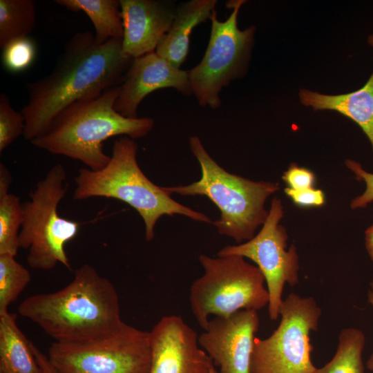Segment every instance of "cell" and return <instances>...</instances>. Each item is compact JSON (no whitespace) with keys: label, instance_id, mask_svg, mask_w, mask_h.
I'll list each match as a JSON object with an SVG mask.
<instances>
[{"label":"cell","instance_id":"1","mask_svg":"<svg viewBox=\"0 0 373 373\" xmlns=\"http://www.w3.org/2000/svg\"><path fill=\"white\" fill-rule=\"evenodd\" d=\"M133 59L123 52L122 38L99 44L89 31L75 34L51 72L27 84L28 102L21 111L23 137L30 142L67 106L119 86Z\"/></svg>","mask_w":373,"mask_h":373},{"label":"cell","instance_id":"2","mask_svg":"<svg viewBox=\"0 0 373 373\" xmlns=\"http://www.w3.org/2000/svg\"><path fill=\"white\" fill-rule=\"evenodd\" d=\"M18 312L61 343L91 341L113 333L124 323L115 286L88 264L77 268L62 289L24 299Z\"/></svg>","mask_w":373,"mask_h":373},{"label":"cell","instance_id":"3","mask_svg":"<svg viewBox=\"0 0 373 373\" xmlns=\"http://www.w3.org/2000/svg\"><path fill=\"white\" fill-rule=\"evenodd\" d=\"M119 86L95 99L67 106L30 143L50 153L81 161L93 171L103 169L111 159L103 150L106 140L117 135L140 138L154 126L153 118H128L115 111Z\"/></svg>","mask_w":373,"mask_h":373},{"label":"cell","instance_id":"4","mask_svg":"<svg viewBox=\"0 0 373 373\" xmlns=\"http://www.w3.org/2000/svg\"><path fill=\"white\" fill-rule=\"evenodd\" d=\"M137 143L129 137L116 140L111 159L103 169L78 170L75 178L74 200L103 197L128 204L143 219L147 241L154 238L155 226L164 215H183L197 221L211 223L208 216L175 201L162 186L155 184L144 175L137 161Z\"/></svg>","mask_w":373,"mask_h":373},{"label":"cell","instance_id":"5","mask_svg":"<svg viewBox=\"0 0 373 373\" xmlns=\"http://www.w3.org/2000/svg\"><path fill=\"white\" fill-rule=\"evenodd\" d=\"M190 149L201 168V178L186 186H162L170 195H204L220 212L213 224L221 235L238 243L251 240L269 214L267 198L279 189L278 183L253 181L227 172L209 155L197 136L189 138Z\"/></svg>","mask_w":373,"mask_h":373},{"label":"cell","instance_id":"6","mask_svg":"<svg viewBox=\"0 0 373 373\" xmlns=\"http://www.w3.org/2000/svg\"><path fill=\"white\" fill-rule=\"evenodd\" d=\"M204 273L190 287L191 310L204 330L209 316H228L242 309L260 310L269 303L260 269L240 256H199Z\"/></svg>","mask_w":373,"mask_h":373},{"label":"cell","instance_id":"7","mask_svg":"<svg viewBox=\"0 0 373 373\" xmlns=\"http://www.w3.org/2000/svg\"><path fill=\"white\" fill-rule=\"evenodd\" d=\"M66 172L56 164L23 203L19 247L28 251L27 262L33 269L50 270L60 263L71 270L65 245L78 233L81 224L59 216L58 206L67 191Z\"/></svg>","mask_w":373,"mask_h":373},{"label":"cell","instance_id":"8","mask_svg":"<svg viewBox=\"0 0 373 373\" xmlns=\"http://www.w3.org/2000/svg\"><path fill=\"white\" fill-rule=\"evenodd\" d=\"M244 0H233L228 18L220 21L214 10L211 16V33L200 63L188 70L193 95L202 107L217 109L221 106L220 93L231 81L243 76L250 59L256 28L238 26V16Z\"/></svg>","mask_w":373,"mask_h":373},{"label":"cell","instance_id":"9","mask_svg":"<svg viewBox=\"0 0 373 373\" xmlns=\"http://www.w3.org/2000/svg\"><path fill=\"white\" fill-rule=\"evenodd\" d=\"M321 313L313 297L290 293L278 327L265 339L255 338L250 373H314L310 333L318 329Z\"/></svg>","mask_w":373,"mask_h":373},{"label":"cell","instance_id":"10","mask_svg":"<svg viewBox=\"0 0 373 373\" xmlns=\"http://www.w3.org/2000/svg\"><path fill=\"white\" fill-rule=\"evenodd\" d=\"M48 358L59 373H149L150 332L124 323L113 333L91 341L53 342Z\"/></svg>","mask_w":373,"mask_h":373},{"label":"cell","instance_id":"11","mask_svg":"<svg viewBox=\"0 0 373 373\" xmlns=\"http://www.w3.org/2000/svg\"><path fill=\"white\" fill-rule=\"evenodd\" d=\"M284 216L282 201L274 198L269 214L257 235L237 245L222 248L217 256H240L254 262L262 271L269 293L268 312L271 321L280 316L285 283L294 287L299 282V258L296 246L287 248L288 235L280 224Z\"/></svg>","mask_w":373,"mask_h":373},{"label":"cell","instance_id":"12","mask_svg":"<svg viewBox=\"0 0 373 373\" xmlns=\"http://www.w3.org/2000/svg\"><path fill=\"white\" fill-rule=\"evenodd\" d=\"M260 326L258 311L242 309L228 316H214L198 336L200 347L220 373H250L255 334Z\"/></svg>","mask_w":373,"mask_h":373},{"label":"cell","instance_id":"13","mask_svg":"<svg viewBox=\"0 0 373 373\" xmlns=\"http://www.w3.org/2000/svg\"><path fill=\"white\" fill-rule=\"evenodd\" d=\"M149 373H210L213 361L181 316H163L150 332Z\"/></svg>","mask_w":373,"mask_h":373},{"label":"cell","instance_id":"14","mask_svg":"<svg viewBox=\"0 0 373 373\" xmlns=\"http://www.w3.org/2000/svg\"><path fill=\"white\" fill-rule=\"evenodd\" d=\"M114 108L128 118H137L138 106L151 93L172 88L182 95H193L188 70L173 66L155 52L133 59L122 84Z\"/></svg>","mask_w":373,"mask_h":373},{"label":"cell","instance_id":"15","mask_svg":"<svg viewBox=\"0 0 373 373\" xmlns=\"http://www.w3.org/2000/svg\"><path fill=\"white\" fill-rule=\"evenodd\" d=\"M119 3L124 54L135 59L155 52L173 21L177 5L163 0H119Z\"/></svg>","mask_w":373,"mask_h":373},{"label":"cell","instance_id":"16","mask_svg":"<svg viewBox=\"0 0 373 373\" xmlns=\"http://www.w3.org/2000/svg\"><path fill=\"white\" fill-rule=\"evenodd\" d=\"M217 0H190L177 5L175 18L155 52L177 68L186 61L193 30L209 19Z\"/></svg>","mask_w":373,"mask_h":373},{"label":"cell","instance_id":"17","mask_svg":"<svg viewBox=\"0 0 373 373\" xmlns=\"http://www.w3.org/2000/svg\"><path fill=\"white\" fill-rule=\"evenodd\" d=\"M299 99L315 111H335L356 123L368 137L373 150V72L358 90L341 95H325L301 89Z\"/></svg>","mask_w":373,"mask_h":373},{"label":"cell","instance_id":"18","mask_svg":"<svg viewBox=\"0 0 373 373\" xmlns=\"http://www.w3.org/2000/svg\"><path fill=\"white\" fill-rule=\"evenodd\" d=\"M17 316L0 313V373H44L32 348V342L17 324Z\"/></svg>","mask_w":373,"mask_h":373},{"label":"cell","instance_id":"19","mask_svg":"<svg viewBox=\"0 0 373 373\" xmlns=\"http://www.w3.org/2000/svg\"><path fill=\"white\" fill-rule=\"evenodd\" d=\"M68 10L84 12L92 21L99 44L123 37L119 0H55Z\"/></svg>","mask_w":373,"mask_h":373},{"label":"cell","instance_id":"20","mask_svg":"<svg viewBox=\"0 0 373 373\" xmlns=\"http://www.w3.org/2000/svg\"><path fill=\"white\" fill-rule=\"evenodd\" d=\"M12 176L0 164V255L15 256L19 247V229L23 222V203L20 198L9 193Z\"/></svg>","mask_w":373,"mask_h":373},{"label":"cell","instance_id":"21","mask_svg":"<svg viewBox=\"0 0 373 373\" xmlns=\"http://www.w3.org/2000/svg\"><path fill=\"white\" fill-rule=\"evenodd\" d=\"M365 336L354 327L343 329L338 336V344L332 358L314 373H365L362 352Z\"/></svg>","mask_w":373,"mask_h":373},{"label":"cell","instance_id":"22","mask_svg":"<svg viewBox=\"0 0 373 373\" xmlns=\"http://www.w3.org/2000/svg\"><path fill=\"white\" fill-rule=\"evenodd\" d=\"M36 23L32 0H0V48L10 41L28 37Z\"/></svg>","mask_w":373,"mask_h":373},{"label":"cell","instance_id":"23","mask_svg":"<svg viewBox=\"0 0 373 373\" xmlns=\"http://www.w3.org/2000/svg\"><path fill=\"white\" fill-rule=\"evenodd\" d=\"M15 256L0 255V313L8 311L31 280V274Z\"/></svg>","mask_w":373,"mask_h":373},{"label":"cell","instance_id":"24","mask_svg":"<svg viewBox=\"0 0 373 373\" xmlns=\"http://www.w3.org/2000/svg\"><path fill=\"white\" fill-rule=\"evenodd\" d=\"M24 130L23 113L15 110L9 97L2 93L0 95V153L20 135H23Z\"/></svg>","mask_w":373,"mask_h":373},{"label":"cell","instance_id":"25","mask_svg":"<svg viewBox=\"0 0 373 373\" xmlns=\"http://www.w3.org/2000/svg\"><path fill=\"white\" fill-rule=\"evenodd\" d=\"M2 50L3 64L12 73H20L27 69L36 55L35 43L28 37L12 40Z\"/></svg>","mask_w":373,"mask_h":373},{"label":"cell","instance_id":"26","mask_svg":"<svg viewBox=\"0 0 373 373\" xmlns=\"http://www.w3.org/2000/svg\"><path fill=\"white\" fill-rule=\"evenodd\" d=\"M345 165L358 180L363 181L365 184V191L352 200L350 207L352 209L365 208L373 202V173L363 169L359 162L353 160L347 159Z\"/></svg>","mask_w":373,"mask_h":373},{"label":"cell","instance_id":"27","mask_svg":"<svg viewBox=\"0 0 373 373\" xmlns=\"http://www.w3.org/2000/svg\"><path fill=\"white\" fill-rule=\"evenodd\" d=\"M283 180L288 188L303 190L314 188L316 182L314 173L309 169L291 163L282 175Z\"/></svg>","mask_w":373,"mask_h":373},{"label":"cell","instance_id":"28","mask_svg":"<svg viewBox=\"0 0 373 373\" xmlns=\"http://www.w3.org/2000/svg\"><path fill=\"white\" fill-rule=\"evenodd\" d=\"M284 191L294 204L301 207H321L325 201V193L318 189L294 190L286 187Z\"/></svg>","mask_w":373,"mask_h":373},{"label":"cell","instance_id":"29","mask_svg":"<svg viewBox=\"0 0 373 373\" xmlns=\"http://www.w3.org/2000/svg\"><path fill=\"white\" fill-rule=\"evenodd\" d=\"M34 354L44 373H59L50 363L48 356L32 343Z\"/></svg>","mask_w":373,"mask_h":373},{"label":"cell","instance_id":"30","mask_svg":"<svg viewBox=\"0 0 373 373\" xmlns=\"http://www.w3.org/2000/svg\"><path fill=\"white\" fill-rule=\"evenodd\" d=\"M365 245L371 260L373 261V224L365 231Z\"/></svg>","mask_w":373,"mask_h":373},{"label":"cell","instance_id":"31","mask_svg":"<svg viewBox=\"0 0 373 373\" xmlns=\"http://www.w3.org/2000/svg\"><path fill=\"white\" fill-rule=\"evenodd\" d=\"M368 301L373 307V280L370 283V287L367 292ZM367 367L373 372V353L367 361Z\"/></svg>","mask_w":373,"mask_h":373},{"label":"cell","instance_id":"32","mask_svg":"<svg viewBox=\"0 0 373 373\" xmlns=\"http://www.w3.org/2000/svg\"><path fill=\"white\" fill-rule=\"evenodd\" d=\"M368 44L373 47V35H370L367 39Z\"/></svg>","mask_w":373,"mask_h":373},{"label":"cell","instance_id":"33","mask_svg":"<svg viewBox=\"0 0 373 373\" xmlns=\"http://www.w3.org/2000/svg\"><path fill=\"white\" fill-rule=\"evenodd\" d=\"M210 373H220L219 371H218L216 368H215V365H213V363L211 367V370H210Z\"/></svg>","mask_w":373,"mask_h":373}]
</instances>
